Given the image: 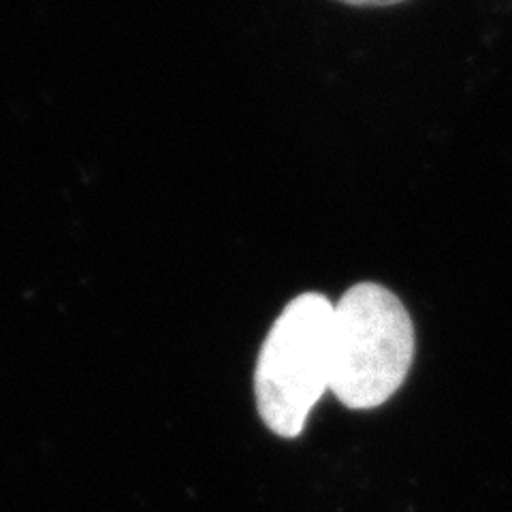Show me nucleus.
Instances as JSON below:
<instances>
[{"instance_id":"nucleus-1","label":"nucleus","mask_w":512,"mask_h":512,"mask_svg":"<svg viewBox=\"0 0 512 512\" xmlns=\"http://www.w3.org/2000/svg\"><path fill=\"white\" fill-rule=\"evenodd\" d=\"M412 318L376 282L350 286L333 306L329 391L350 410H372L402 387L414 359Z\"/></svg>"},{"instance_id":"nucleus-2","label":"nucleus","mask_w":512,"mask_h":512,"mask_svg":"<svg viewBox=\"0 0 512 512\" xmlns=\"http://www.w3.org/2000/svg\"><path fill=\"white\" fill-rule=\"evenodd\" d=\"M333 303L301 293L271 325L254 370L263 423L282 438L299 436L331 380Z\"/></svg>"},{"instance_id":"nucleus-3","label":"nucleus","mask_w":512,"mask_h":512,"mask_svg":"<svg viewBox=\"0 0 512 512\" xmlns=\"http://www.w3.org/2000/svg\"><path fill=\"white\" fill-rule=\"evenodd\" d=\"M338 3H344L350 7H391V5L404 3V0H338Z\"/></svg>"}]
</instances>
